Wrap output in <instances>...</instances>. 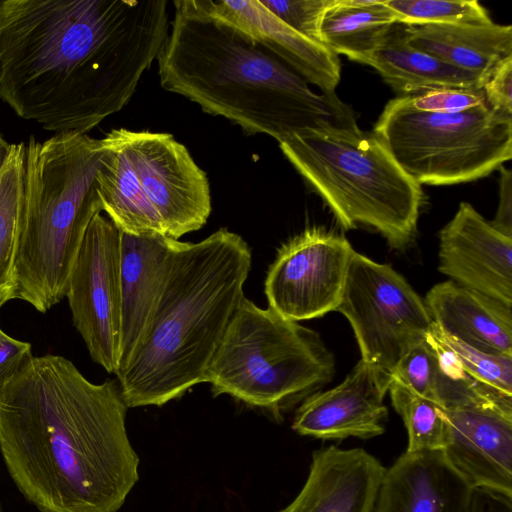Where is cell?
Instances as JSON below:
<instances>
[{"label":"cell","mask_w":512,"mask_h":512,"mask_svg":"<svg viewBox=\"0 0 512 512\" xmlns=\"http://www.w3.org/2000/svg\"><path fill=\"white\" fill-rule=\"evenodd\" d=\"M157 58L163 89L278 143L325 122H355L336 94L319 95L263 46L236 28L176 0Z\"/></svg>","instance_id":"3"},{"label":"cell","mask_w":512,"mask_h":512,"mask_svg":"<svg viewBox=\"0 0 512 512\" xmlns=\"http://www.w3.org/2000/svg\"><path fill=\"white\" fill-rule=\"evenodd\" d=\"M279 147L342 228H372L396 250L413 242L423 190L373 131L356 122H325Z\"/></svg>","instance_id":"6"},{"label":"cell","mask_w":512,"mask_h":512,"mask_svg":"<svg viewBox=\"0 0 512 512\" xmlns=\"http://www.w3.org/2000/svg\"><path fill=\"white\" fill-rule=\"evenodd\" d=\"M438 255L439 271L452 282L512 307V237L471 204L461 202L440 230Z\"/></svg>","instance_id":"15"},{"label":"cell","mask_w":512,"mask_h":512,"mask_svg":"<svg viewBox=\"0 0 512 512\" xmlns=\"http://www.w3.org/2000/svg\"><path fill=\"white\" fill-rule=\"evenodd\" d=\"M463 512H512V497L484 488H472Z\"/></svg>","instance_id":"35"},{"label":"cell","mask_w":512,"mask_h":512,"mask_svg":"<svg viewBox=\"0 0 512 512\" xmlns=\"http://www.w3.org/2000/svg\"><path fill=\"white\" fill-rule=\"evenodd\" d=\"M499 169V204L490 224L502 234L512 237V173L503 166Z\"/></svg>","instance_id":"34"},{"label":"cell","mask_w":512,"mask_h":512,"mask_svg":"<svg viewBox=\"0 0 512 512\" xmlns=\"http://www.w3.org/2000/svg\"><path fill=\"white\" fill-rule=\"evenodd\" d=\"M0 512H3V511H2V507H1V505H0Z\"/></svg>","instance_id":"37"},{"label":"cell","mask_w":512,"mask_h":512,"mask_svg":"<svg viewBox=\"0 0 512 512\" xmlns=\"http://www.w3.org/2000/svg\"><path fill=\"white\" fill-rule=\"evenodd\" d=\"M251 265L249 245L226 228L177 242L143 335L116 373L128 408L163 406L204 382Z\"/></svg>","instance_id":"4"},{"label":"cell","mask_w":512,"mask_h":512,"mask_svg":"<svg viewBox=\"0 0 512 512\" xmlns=\"http://www.w3.org/2000/svg\"><path fill=\"white\" fill-rule=\"evenodd\" d=\"M440 332L472 378L512 396V356L486 353Z\"/></svg>","instance_id":"29"},{"label":"cell","mask_w":512,"mask_h":512,"mask_svg":"<svg viewBox=\"0 0 512 512\" xmlns=\"http://www.w3.org/2000/svg\"><path fill=\"white\" fill-rule=\"evenodd\" d=\"M405 25L483 24L491 22L488 11L476 0H384Z\"/></svg>","instance_id":"27"},{"label":"cell","mask_w":512,"mask_h":512,"mask_svg":"<svg viewBox=\"0 0 512 512\" xmlns=\"http://www.w3.org/2000/svg\"><path fill=\"white\" fill-rule=\"evenodd\" d=\"M205 14L226 23L270 51L323 94L334 95L340 81L338 55L325 45L301 35L259 0H193Z\"/></svg>","instance_id":"16"},{"label":"cell","mask_w":512,"mask_h":512,"mask_svg":"<svg viewBox=\"0 0 512 512\" xmlns=\"http://www.w3.org/2000/svg\"><path fill=\"white\" fill-rule=\"evenodd\" d=\"M10 144H8L0 135V170L9 154Z\"/></svg>","instance_id":"36"},{"label":"cell","mask_w":512,"mask_h":512,"mask_svg":"<svg viewBox=\"0 0 512 512\" xmlns=\"http://www.w3.org/2000/svg\"><path fill=\"white\" fill-rule=\"evenodd\" d=\"M405 35L410 46L479 75L484 84L500 63L512 56V26L493 21L405 25Z\"/></svg>","instance_id":"21"},{"label":"cell","mask_w":512,"mask_h":512,"mask_svg":"<svg viewBox=\"0 0 512 512\" xmlns=\"http://www.w3.org/2000/svg\"><path fill=\"white\" fill-rule=\"evenodd\" d=\"M364 64L377 70L400 96L439 89H481L484 85L479 75L410 46L402 23L394 24Z\"/></svg>","instance_id":"22"},{"label":"cell","mask_w":512,"mask_h":512,"mask_svg":"<svg viewBox=\"0 0 512 512\" xmlns=\"http://www.w3.org/2000/svg\"><path fill=\"white\" fill-rule=\"evenodd\" d=\"M102 140L104 148L96 185L107 217L127 234L166 235L158 215L144 197L124 151L110 133Z\"/></svg>","instance_id":"23"},{"label":"cell","mask_w":512,"mask_h":512,"mask_svg":"<svg viewBox=\"0 0 512 512\" xmlns=\"http://www.w3.org/2000/svg\"><path fill=\"white\" fill-rule=\"evenodd\" d=\"M471 489L442 450L405 451L384 471L376 512H463Z\"/></svg>","instance_id":"18"},{"label":"cell","mask_w":512,"mask_h":512,"mask_svg":"<svg viewBox=\"0 0 512 512\" xmlns=\"http://www.w3.org/2000/svg\"><path fill=\"white\" fill-rule=\"evenodd\" d=\"M390 378L392 382L437 404L438 361L428 333L402 356Z\"/></svg>","instance_id":"28"},{"label":"cell","mask_w":512,"mask_h":512,"mask_svg":"<svg viewBox=\"0 0 512 512\" xmlns=\"http://www.w3.org/2000/svg\"><path fill=\"white\" fill-rule=\"evenodd\" d=\"M103 148L102 139L75 132L26 144L15 299L38 312L66 296L87 229L103 211L96 185Z\"/></svg>","instance_id":"5"},{"label":"cell","mask_w":512,"mask_h":512,"mask_svg":"<svg viewBox=\"0 0 512 512\" xmlns=\"http://www.w3.org/2000/svg\"><path fill=\"white\" fill-rule=\"evenodd\" d=\"M482 90L490 109L512 116V56L500 63Z\"/></svg>","instance_id":"32"},{"label":"cell","mask_w":512,"mask_h":512,"mask_svg":"<svg viewBox=\"0 0 512 512\" xmlns=\"http://www.w3.org/2000/svg\"><path fill=\"white\" fill-rule=\"evenodd\" d=\"M259 2L301 35L323 44L321 27L324 16L338 0H259Z\"/></svg>","instance_id":"30"},{"label":"cell","mask_w":512,"mask_h":512,"mask_svg":"<svg viewBox=\"0 0 512 512\" xmlns=\"http://www.w3.org/2000/svg\"><path fill=\"white\" fill-rule=\"evenodd\" d=\"M390 375L360 359L336 387L301 402L292 429L322 440L369 439L384 433L388 409L384 398Z\"/></svg>","instance_id":"14"},{"label":"cell","mask_w":512,"mask_h":512,"mask_svg":"<svg viewBox=\"0 0 512 512\" xmlns=\"http://www.w3.org/2000/svg\"><path fill=\"white\" fill-rule=\"evenodd\" d=\"M382 463L361 448L331 445L312 453L306 481L277 512H376Z\"/></svg>","instance_id":"17"},{"label":"cell","mask_w":512,"mask_h":512,"mask_svg":"<svg viewBox=\"0 0 512 512\" xmlns=\"http://www.w3.org/2000/svg\"><path fill=\"white\" fill-rule=\"evenodd\" d=\"M388 393L407 431L406 451L443 450L446 427L441 407L392 381Z\"/></svg>","instance_id":"26"},{"label":"cell","mask_w":512,"mask_h":512,"mask_svg":"<svg viewBox=\"0 0 512 512\" xmlns=\"http://www.w3.org/2000/svg\"><path fill=\"white\" fill-rule=\"evenodd\" d=\"M127 409L117 380L33 356L0 388V452L19 491L41 512H117L139 480Z\"/></svg>","instance_id":"2"},{"label":"cell","mask_w":512,"mask_h":512,"mask_svg":"<svg viewBox=\"0 0 512 512\" xmlns=\"http://www.w3.org/2000/svg\"><path fill=\"white\" fill-rule=\"evenodd\" d=\"M423 301L444 334L486 353L512 356V307L451 280L434 285Z\"/></svg>","instance_id":"20"},{"label":"cell","mask_w":512,"mask_h":512,"mask_svg":"<svg viewBox=\"0 0 512 512\" xmlns=\"http://www.w3.org/2000/svg\"><path fill=\"white\" fill-rule=\"evenodd\" d=\"M167 0H0V100L87 134L119 112L169 34Z\"/></svg>","instance_id":"1"},{"label":"cell","mask_w":512,"mask_h":512,"mask_svg":"<svg viewBox=\"0 0 512 512\" xmlns=\"http://www.w3.org/2000/svg\"><path fill=\"white\" fill-rule=\"evenodd\" d=\"M109 133L127 156L166 236L179 240L206 224L212 210L209 182L183 144L169 133L125 128Z\"/></svg>","instance_id":"10"},{"label":"cell","mask_w":512,"mask_h":512,"mask_svg":"<svg viewBox=\"0 0 512 512\" xmlns=\"http://www.w3.org/2000/svg\"><path fill=\"white\" fill-rule=\"evenodd\" d=\"M65 297L91 358L116 374L121 332V232L101 213L87 229Z\"/></svg>","instance_id":"11"},{"label":"cell","mask_w":512,"mask_h":512,"mask_svg":"<svg viewBox=\"0 0 512 512\" xmlns=\"http://www.w3.org/2000/svg\"><path fill=\"white\" fill-rule=\"evenodd\" d=\"M336 311L349 321L361 359L389 375L432 325L423 299L402 275L356 251Z\"/></svg>","instance_id":"9"},{"label":"cell","mask_w":512,"mask_h":512,"mask_svg":"<svg viewBox=\"0 0 512 512\" xmlns=\"http://www.w3.org/2000/svg\"><path fill=\"white\" fill-rule=\"evenodd\" d=\"M442 409L443 453L471 488L512 497V396L497 394Z\"/></svg>","instance_id":"13"},{"label":"cell","mask_w":512,"mask_h":512,"mask_svg":"<svg viewBox=\"0 0 512 512\" xmlns=\"http://www.w3.org/2000/svg\"><path fill=\"white\" fill-rule=\"evenodd\" d=\"M178 241L162 234L136 236L121 232V332L117 372L126 364L143 335Z\"/></svg>","instance_id":"19"},{"label":"cell","mask_w":512,"mask_h":512,"mask_svg":"<svg viewBox=\"0 0 512 512\" xmlns=\"http://www.w3.org/2000/svg\"><path fill=\"white\" fill-rule=\"evenodd\" d=\"M354 252L346 237L323 227L294 236L281 246L267 272L269 307L296 322L336 311Z\"/></svg>","instance_id":"12"},{"label":"cell","mask_w":512,"mask_h":512,"mask_svg":"<svg viewBox=\"0 0 512 512\" xmlns=\"http://www.w3.org/2000/svg\"><path fill=\"white\" fill-rule=\"evenodd\" d=\"M414 108L426 112H456L485 104L481 89H439L408 95Z\"/></svg>","instance_id":"31"},{"label":"cell","mask_w":512,"mask_h":512,"mask_svg":"<svg viewBox=\"0 0 512 512\" xmlns=\"http://www.w3.org/2000/svg\"><path fill=\"white\" fill-rule=\"evenodd\" d=\"M334 373L335 358L317 332L244 297L204 382L214 396L230 395L280 419Z\"/></svg>","instance_id":"7"},{"label":"cell","mask_w":512,"mask_h":512,"mask_svg":"<svg viewBox=\"0 0 512 512\" xmlns=\"http://www.w3.org/2000/svg\"><path fill=\"white\" fill-rule=\"evenodd\" d=\"M396 23L384 0H338L324 16L322 43L336 55L364 64Z\"/></svg>","instance_id":"24"},{"label":"cell","mask_w":512,"mask_h":512,"mask_svg":"<svg viewBox=\"0 0 512 512\" xmlns=\"http://www.w3.org/2000/svg\"><path fill=\"white\" fill-rule=\"evenodd\" d=\"M26 144H10L0 170V308L15 299L16 254L24 187Z\"/></svg>","instance_id":"25"},{"label":"cell","mask_w":512,"mask_h":512,"mask_svg":"<svg viewBox=\"0 0 512 512\" xmlns=\"http://www.w3.org/2000/svg\"><path fill=\"white\" fill-rule=\"evenodd\" d=\"M373 132L420 185H453L488 176L512 158V116L488 105L426 112L408 95L390 100Z\"/></svg>","instance_id":"8"},{"label":"cell","mask_w":512,"mask_h":512,"mask_svg":"<svg viewBox=\"0 0 512 512\" xmlns=\"http://www.w3.org/2000/svg\"><path fill=\"white\" fill-rule=\"evenodd\" d=\"M33 357L30 343L17 340L0 328V388Z\"/></svg>","instance_id":"33"}]
</instances>
